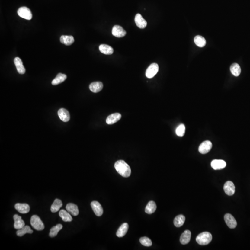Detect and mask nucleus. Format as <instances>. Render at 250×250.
Segmentation results:
<instances>
[{
	"mask_svg": "<svg viewBox=\"0 0 250 250\" xmlns=\"http://www.w3.org/2000/svg\"><path fill=\"white\" fill-rule=\"evenodd\" d=\"M114 168L117 172L124 178H128L131 175V170L130 166L122 160L115 162Z\"/></svg>",
	"mask_w": 250,
	"mask_h": 250,
	"instance_id": "1",
	"label": "nucleus"
},
{
	"mask_svg": "<svg viewBox=\"0 0 250 250\" xmlns=\"http://www.w3.org/2000/svg\"><path fill=\"white\" fill-rule=\"evenodd\" d=\"M212 235L210 232H205L200 233L196 238V241L200 245H205L210 243Z\"/></svg>",
	"mask_w": 250,
	"mask_h": 250,
	"instance_id": "2",
	"label": "nucleus"
},
{
	"mask_svg": "<svg viewBox=\"0 0 250 250\" xmlns=\"http://www.w3.org/2000/svg\"><path fill=\"white\" fill-rule=\"evenodd\" d=\"M31 225L33 228L37 231H42L45 228V225L37 215H34L31 217Z\"/></svg>",
	"mask_w": 250,
	"mask_h": 250,
	"instance_id": "3",
	"label": "nucleus"
},
{
	"mask_svg": "<svg viewBox=\"0 0 250 250\" xmlns=\"http://www.w3.org/2000/svg\"><path fill=\"white\" fill-rule=\"evenodd\" d=\"M17 13L20 17L26 20H31L33 17L31 10L26 7H21L18 9Z\"/></svg>",
	"mask_w": 250,
	"mask_h": 250,
	"instance_id": "4",
	"label": "nucleus"
},
{
	"mask_svg": "<svg viewBox=\"0 0 250 250\" xmlns=\"http://www.w3.org/2000/svg\"><path fill=\"white\" fill-rule=\"evenodd\" d=\"M159 65L156 63L151 64L146 69V75L148 79L153 78L159 72Z\"/></svg>",
	"mask_w": 250,
	"mask_h": 250,
	"instance_id": "5",
	"label": "nucleus"
},
{
	"mask_svg": "<svg viewBox=\"0 0 250 250\" xmlns=\"http://www.w3.org/2000/svg\"><path fill=\"white\" fill-rule=\"evenodd\" d=\"M212 143L209 140H206L201 143L199 147V152L201 154H206L211 150Z\"/></svg>",
	"mask_w": 250,
	"mask_h": 250,
	"instance_id": "6",
	"label": "nucleus"
},
{
	"mask_svg": "<svg viewBox=\"0 0 250 250\" xmlns=\"http://www.w3.org/2000/svg\"><path fill=\"white\" fill-rule=\"evenodd\" d=\"M224 220L226 223L230 228L233 229L237 225V222L234 217L230 213H226L225 215Z\"/></svg>",
	"mask_w": 250,
	"mask_h": 250,
	"instance_id": "7",
	"label": "nucleus"
},
{
	"mask_svg": "<svg viewBox=\"0 0 250 250\" xmlns=\"http://www.w3.org/2000/svg\"><path fill=\"white\" fill-rule=\"evenodd\" d=\"M112 34L117 38H122L126 35V32L122 27L119 25H115L113 27Z\"/></svg>",
	"mask_w": 250,
	"mask_h": 250,
	"instance_id": "8",
	"label": "nucleus"
},
{
	"mask_svg": "<svg viewBox=\"0 0 250 250\" xmlns=\"http://www.w3.org/2000/svg\"><path fill=\"white\" fill-rule=\"evenodd\" d=\"M224 191L227 195L232 196L235 191V187L234 184L231 181H228L224 185Z\"/></svg>",
	"mask_w": 250,
	"mask_h": 250,
	"instance_id": "9",
	"label": "nucleus"
},
{
	"mask_svg": "<svg viewBox=\"0 0 250 250\" xmlns=\"http://www.w3.org/2000/svg\"><path fill=\"white\" fill-rule=\"evenodd\" d=\"M91 206L94 212L97 216H101L103 214V210L101 204L97 201H93Z\"/></svg>",
	"mask_w": 250,
	"mask_h": 250,
	"instance_id": "10",
	"label": "nucleus"
},
{
	"mask_svg": "<svg viewBox=\"0 0 250 250\" xmlns=\"http://www.w3.org/2000/svg\"><path fill=\"white\" fill-rule=\"evenodd\" d=\"M211 165L214 170H219L225 168L226 164L223 160L214 159L212 161Z\"/></svg>",
	"mask_w": 250,
	"mask_h": 250,
	"instance_id": "11",
	"label": "nucleus"
},
{
	"mask_svg": "<svg viewBox=\"0 0 250 250\" xmlns=\"http://www.w3.org/2000/svg\"><path fill=\"white\" fill-rule=\"evenodd\" d=\"M135 22L138 27L144 29L147 26L146 21L139 14H137L135 17Z\"/></svg>",
	"mask_w": 250,
	"mask_h": 250,
	"instance_id": "12",
	"label": "nucleus"
},
{
	"mask_svg": "<svg viewBox=\"0 0 250 250\" xmlns=\"http://www.w3.org/2000/svg\"><path fill=\"white\" fill-rule=\"evenodd\" d=\"M14 63L17 69L18 73L20 74H24L26 72V69L23 66L22 60L19 57H16L14 59Z\"/></svg>",
	"mask_w": 250,
	"mask_h": 250,
	"instance_id": "13",
	"label": "nucleus"
},
{
	"mask_svg": "<svg viewBox=\"0 0 250 250\" xmlns=\"http://www.w3.org/2000/svg\"><path fill=\"white\" fill-rule=\"evenodd\" d=\"M15 208L21 213H27L30 211V207L29 205L27 204H16L15 205Z\"/></svg>",
	"mask_w": 250,
	"mask_h": 250,
	"instance_id": "14",
	"label": "nucleus"
},
{
	"mask_svg": "<svg viewBox=\"0 0 250 250\" xmlns=\"http://www.w3.org/2000/svg\"><path fill=\"white\" fill-rule=\"evenodd\" d=\"M13 218H14V227L15 229L19 230L25 226V222L24 220L21 219L22 218L18 214H15L14 215Z\"/></svg>",
	"mask_w": 250,
	"mask_h": 250,
	"instance_id": "15",
	"label": "nucleus"
},
{
	"mask_svg": "<svg viewBox=\"0 0 250 250\" xmlns=\"http://www.w3.org/2000/svg\"><path fill=\"white\" fill-rule=\"evenodd\" d=\"M58 115L61 120L64 122H68L70 119V115L68 111L65 108H61L58 111Z\"/></svg>",
	"mask_w": 250,
	"mask_h": 250,
	"instance_id": "16",
	"label": "nucleus"
},
{
	"mask_svg": "<svg viewBox=\"0 0 250 250\" xmlns=\"http://www.w3.org/2000/svg\"><path fill=\"white\" fill-rule=\"evenodd\" d=\"M103 83L101 82H95L89 85V88L91 91L93 93L99 92L103 88Z\"/></svg>",
	"mask_w": 250,
	"mask_h": 250,
	"instance_id": "17",
	"label": "nucleus"
},
{
	"mask_svg": "<svg viewBox=\"0 0 250 250\" xmlns=\"http://www.w3.org/2000/svg\"><path fill=\"white\" fill-rule=\"evenodd\" d=\"M191 233L190 231L187 230L185 231L181 236L180 239V243L182 245H186L190 242L191 239Z\"/></svg>",
	"mask_w": 250,
	"mask_h": 250,
	"instance_id": "18",
	"label": "nucleus"
},
{
	"mask_svg": "<svg viewBox=\"0 0 250 250\" xmlns=\"http://www.w3.org/2000/svg\"><path fill=\"white\" fill-rule=\"evenodd\" d=\"M121 118V114L119 113H114L110 114L107 118L106 122L108 125H112L120 120Z\"/></svg>",
	"mask_w": 250,
	"mask_h": 250,
	"instance_id": "19",
	"label": "nucleus"
},
{
	"mask_svg": "<svg viewBox=\"0 0 250 250\" xmlns=\"http://www.w3.org/2000/svg\"><path fill=\"white\" fill-rule=\"evenodd\" d=\"M66 208L67 211L73 216H77L79 214V210L78 206L72 203L67 204Z\"/></svg>",
	"mask_w": 250,
	"mask_h": 250,
	"instance_id": "20",
	"label": "nucleus"
},
{
	"mask_svg": "<svg viewBox=\"0 0 250 250\" xmlns=\"http://www.w3.org/2000/svg\"><path fill=\"white\" fill-rule=\"evenodd\" d=\"M129 228V226L127 223H124L121 225V226L119 228L116 232V235L118 237L121 238L125 236Z\"/></svg>",
	"mask_w": 250,
	"mask_h": 250,
	"instance_id": "21",
	"label": "nucleus"
},
{
	"mask_svg": "<svg viewBox=\"0 0 250 250\" xmlns=\"http://www.w3.org/2000/svg\"><path fill=\"white\" fill-rule=\"evenodd\" d=\"M99 48L100 51L102 53L105 55L112 54L114 51L113 48L112 47L108 45H105V44L101 45Z\"/></svg>",
	"mask_w": 250,
	"mask_h": 250,
	"instance_id": "22",
	"label": "nucleus"
},
{
	"mask_svg": "<svg viewBox=\"0 0 250 250\" xmlns=\"http://www.w3.org/2000/svg\"><path fill=\"white\" fill-rule=\"evenodd\" d=\"M157 208L156 203L154 201H149L145 208V212L147 214H151L155 212Z\"/></svg>",
	"mask_w": 250,
	"mask_h": 250,
	"instance_id": "23",
	"label": "nucleus"
},
{
	"mask_svg": "<svg viewBox=\"0 0 250 250\" xmlns=\"http://www.w3.org/2000/svg\"><path fill=\"white\" fill-rule=\"evenodd\" d=\"M60 40L62 44H65L66 46H70L74 43V38L72 36L62 35L60 37Z\"/></svg>",
	"mask_w": 250,
	"mask_h": 250,
	"instance_id": "24",
	"label": "nucleus"
},
{
	"mask_svg": "<svg viewBox=\"0 0 250 250\" xmlns=\"http://www.w3.org/2000/svg\"><path fill=\"white\" fill-rule=\"evenodd\" d=\"M67 79V75L64 74L59 73L53 80L52 84L53 85H57L62 82H64Z\"/></svg>",
	"mask_w": 250,
	"mask_h": 250,
	"instance_id": "25",
	"label": "nucleus"
},
{
	"mask_svg": "<svg viewBox=\"0 0 250 250\" xmlns=\"http://www.w3.org/2000/svg\"><path fill=\"white\" fill-rule=\"evenodd\" d=\"M59 215L62 220L65 222H71L72 221L73 219L71 214L69 213L68 212L65 210H61L59 213Z\"/></svg>",
	"mask_w": 250,
	"mask_h": 250,
	"instance_id": "26",
	"label": "nucleus"
},
{
	"mask_svg": "<svg viewBox=\"0 0 250 250\" xmlns=\"http://www.w3.org/2000/svg\"><path fill=\"white\" fill-rule=\"evenodd\" d=\"M185 217L182 214L178 215L175 217L174 220V224L177 227L182 226L184 223Z\"/></svg>",
	"mask_w": 250,
	"mask_h": 250,
	"instance_id": "27",
	"label": "nucleus"
},
{
	"mask_svg": "<svg viewBox=\"0 0 250 250\" xmlns=\"http://www.w3.org/2000/svg\"><path fill=\"white\" fill-rule=\"evenodd\" d=\"M33 233V231L28 226H25L24 227L21 229H19L16 232V234L19 237H22L26 233L32 234Z\"/></svg>",
	"mask_w": 250,
	"mask_h": 250,
	"instance_id": "28",
	"label": "nucleus"
},
{
	"mask_svg": "<svg viewBox=\"0 0 250 250\" xmlns=\"http://www.w3.org/2000/svg\"><path fill=\"white\" fill-rule=\"evenodd\" d=\"M62 204L61 200L59 199H56L51 206V211L53 213H56L59 211L60 208L62 207Z\"/></svg>",
	"mask_w": 250,
	"mask_h": 250,
	"instance_id": "29",
	"label": "nucleus"
},
{
	"mask_svg": "<svg viewBox=\"0 0 250 250\" xmlns=\"http://www.w3.org/2000/svg\"><path fill=\"white\" fill-rule=\"evenodd\" d=\"M230 71L233 75L235 76H238L241 73V68L239 64L234 63L231 66Z\"/></svg>",
	"mask_w": 250,
	"mask_h": 250,
	"instance_id": "30",
	"label": "nucleus"
},
{
	"mask_svg": "<svg viewBox=\"0 0 250 250\" xmlns=\"http://www.w3.org/2000/svg\"><path fill=\"white\" fill-rule=\"evenodd\" d=\"M194 43L200 47H203L206 44V41L203 36L197 35L194 38Z\"/></svg>",
	"mask_w": 250,
	"mask_h": 250,
	"instance_id": "31",
	"label": "nucleus"
},
{
	"mask_svg": "<svg viewBox=\"0 0 250 250\" xmlns=\"http://www.w3.org/2000/svg\"><path fill=\"white\" fill-rule=\"evenodd\" d=\"M62 225L60 224H57L55 226H54L53 227H52L50 229L49 236L52 238L55 237V236H57L58 232L62 229Z\"/></svg>",
	"mask_w": 250,
	"mask_h": 250,
	"instance_id": "32",
	"label": "nucleus"
},
{
	"mask_svg": "<svg viewBox=\"0 0 250 250\" xmlns=\"http://www.w3.org/2000/svg\"><path fill=\"white\" fill-rule=\"evenodd\" d=\"M177 135L179 137H183L185 133V127L184 124H181L177 127L176 130Z\"/></svg>",
	"mask_w": 250,
	"mask_h": 250,
	"instance_id": "33",
	"label": "nucleus"
},
{
	"mask_svg": "<svg viewBox=\"0 0 250 250\" xmlns=\"http://www.w3.org/2000/svg\"><path fill=\"white\" fill-rule=\"evenodd\" d=\"M139 241H140V243H141V244L144 245V246H147V247L152 246V241H151L150 239L146 237H141L140 239H139Z\"/></svg>",
	"mask_w": 250,
	"mask_h": 250,
	"instance_id": "34",
	"label": "nucleus"
}]
</instances>
